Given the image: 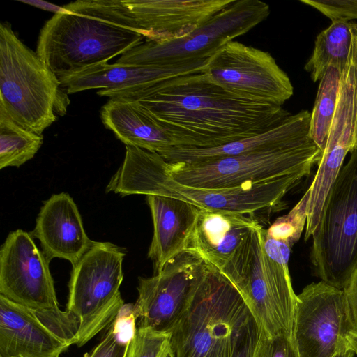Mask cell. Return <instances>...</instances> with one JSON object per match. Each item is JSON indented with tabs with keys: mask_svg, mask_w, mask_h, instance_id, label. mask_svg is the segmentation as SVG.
Instances as JSON below:
<instances>
[{
	"mask_svg": "<svg viewBox=\"0 0 357 357\" xmlns=\"http://www.w3.org/2000/svg\"><path fill=\"white\" fill-rule=\"evenodd\" d=\"M97 94L136 102L179 148L220 146L264 133L291 114L282 106L229 93L205 70Z\"/></svg>",
	"mask_w": 357,
	"mask_h": 357,
	"instance_id": "6da1fadb",
	"label": "cell"
},
{
	"mask_svg": "<svg viewBox=\"0 0 357 357\" xmlns=\"http://www.w3.org/2000/svg\"><path fill=\"white\" fill-rule=\"evenodd\" d=\"M40 31L36 53L59 79L107 62L144 38L122 0H78L64 5Z\"/></svg>",
	"mask_w": 357,
	"mask_h": 357,
	"instance_id": "7a4b0ae2",
	"label": "cell"
},
{
	"mask_svg": "<svg viewBox=\"0 0 357 357\" xmlns=\"http://www.w3.org/2000/svg\"><path fill=\"white\" fill-rule=\"evenodd\" d=\"M252 317L240 292L207 264L190 305L171 333V357H232Z\"/></svg>",
	"mask_w": 357,
	"mask_h": 357,
	"instance_id": "3957f363",
	"label": "cell"
},
{
	"mask_svg": "<svg viewBox=\"0 0 357 357\" xmlns=\"http://www.w3.org/2000/svg\"><path fill=\"white\" fill-rule=\"evenodd\" d=\"M69 98L36 52L0 24V107L16 122L39 135L66 113Z\"/></svg>",
	"mask_w": 357,
	"mask_h": 357,
	"instance_id": "277c9868",
	"label": "cell"
},
{
	"mask_svg": "<svg viewBox=\"0 0 357 357\" xmlns=\"http://www.w3.org/2000/svg\"><path fill=\"white\" fill-rule=\"evenodd\" d=\"M349 153L328 191L311 249L316 275L342 290L357 267V150Z\"/></svg>",
	"mask_w": 357,
	"mask_h": 357,
	"instance_id": "5b68a950",
	"label": "cell"
},
{
	"mask_svg": "<svg viewBox=\"0 0 357 357\" xmlns=\"http://www.w3.org/2000/svg\"><path fill=\"white\" fill-rule=\"evenodd\" d=\"M270 6L259 0H234L186 36L162 42L144 40L122 54L119 64L176 68L210 59L227 43L265 20Z\"/></svg>",
	"mask_w": 357,
	"mask_h": 357,
	"instance_id": "8992f818",
	"label": "cell"
},
{
	"mask_svg": "<svg viewBox=\"0 0 357 357\" xmlns=\"http://www.w3.org/2000/svg\"><path fill=\"white\" fill-rule=\"evenodd\" d=\"M126 253L112 243L93 241L73 266L66 310L78 319L77 346L84 345L109 326L124 307L119 287Z\"/></svg>",
	"mask_w": 357,
	"mask_h": 357,
	"instance_id": "52a82bcc",
	"label": "cell"
},
{
	"mask_svg": "<svg viewBox=\"0 0 357 357\" xmlns=\"http://www.w3.org/2000/svg\"><path fill=\"white\" fill-rule=\"evenodd\" d=\"M322 155L312 139L295 146L250 153L204 162L169 163L172 179L199 189L231 188L283 176L311 174Z\"/></svg>",
	"mask_w": 357,
	"mask_h": 357,
	"instance_id": "ba28073f",
	"label": "cell"
},
{
	"mask_svg": "<svg viewBox=\"0 0 357 357\" xmlns=\"http://www.w3.org/2000/svg\"><path fill=\"white\" fill-rule=\"evenodd\" d=\"M353 331L344 290L321 280L297 295L292 340L299 357H333L349 344L347 337Z\"/></svg>",
	"mask_w": 357,
	"mask_h": 357,
	"instance_id": "9c48e42d",
	"label": "cell"
},
{
	"mask_svg": "<svg viewBox=\"0 0 357 357\" xmlns=\"http://www.w3.org/2000/svg\"><path fill=\"white\" fill-rule=\"evenodd\" d=\"M205 72L229 93L249 100L282 106L294 93L289 76L268 52L238 41L220 49Z\"/></svg>",
	"mask_w": 357,
	"mask_h": 357,
	"instance_id": "30bf717a",
	"label": "cell"
},
{
	"mask_svg": "<svg viewBox=\"0 0 357 357\" xmlns=\"http://www.w3.org/2000/svg\"><path fill=\"white\" fill-rule=\"evenodd\" d=\"M207 263L188 249L169 260L150 278H139L133 305L139 326L171 333L188 310Z\"/></svg>",
	"mask_w": 357,
	"mask_h": 357,
	"instance_id": "8fae6325",
	"label": "cell"
},
{
	"mask_svg": "<svg viewBox=\"0 0 357 357\" xmlns=\"http://www.w3.org/2000/svg\"><path fill=\"white\" fill-rule=\"evenodd\" d=\"M78 326L67 310L32 309L0 295V357H59L75 344Z\"/></svg>",
	"mask_w": 357,
	"mask_h": 357,
	"instance_id": "7c38bea8",
	"label": "cell"
},
{
	"mask_svg": "<svg viewBox=\"0 0 357 357\" xmlns=\"http://www.w3.org/2000/svg\"><path fill=\"white\" fill-rule=\"evenodd\" d=\"M32 236L17 229L10 232L2 245L0 295L32 309H59L50 261Z\"/></svg>",
	"mask_w": 357,
	"mask_h": 357,
	"instance_id": "4fadbf2b",
	"label": "cell"
},
{
	"mask_svg": "<svg viewBox=\"0 0 357 357\" xmlns=\"http://www.w3.org/2000/svg\"><path fill=\"white\" fill-rule=\"evenodd\" d=\"M261 225L253 229L220 271L240 292L261 331L268 337H292L294 319L275 300L265 276Z\"/></svg>",
	"mask_w": 357,
	"mask_h": 357,
	"instance_id": "5bb4252c",
	"label": "cell"
},
{
	"mask_svg": "<svg viewBox=\"0 0 357 357\" xmlns=\"http://www.w3.org/2000/svg\"><path fill=\"white\" fill-rule=\"evenodd\" d=\"M234 0H122L144 40L186 36Z\"/></svg>",
	"mask_w": 357,
	"mask_h": 357,
	"instance_id": "9a60e30c",
	"label": "cell"
},
{
	"mask_svg": "<svg viewBox=\"0 0 357 357\" xmlns=\"http://www.w3.org/2000/svg\"><path fill=\"white\" fill-rule=\"evenodd\" d=\"M31 234L40 241L50 261L61 258L73 266L93 242L86 234L75 202L66 192L54 194L44 202Z\"/></svg>",
	"mask_w": 357,
	"mask_h": 357,
	"instance_id": "2e32d148",
	"label": "cell"
},
{
	"mask_svg": "<svg viewBox=\"0 0 357 357\" xmlns=\"http://www.w3.org/2000/svg\"><path fill=\"white\" fill-rule=\"evenodd\" d=\"M306 177L294 174L220 189L190 188L173 180L172 188L186 200L202 208L252 215L280 204L284 195Z\"/></svg>",
	"mask_w": 357,
	"mask_h": 357,
	"instance_id": "e0dca14e",
	"label": "cell"
},
{
	"mask_svg": "<svg viewBox=\"0 0 357 357\" xmlns=\"http://www.w3.org/2000/svg\"><path fill=\"white\" fill-rule=\"evenodd\" d=\"M310 116L309 111L301 110L291 114L275 128L255 136L212 148L172 146L159 154L169 163L193 164L295 146L311 139L309 135Z\"/></svg>",
	"mask_w": 357,
	"mask_h": 357,
	"instance_id": "ac0fdd59",
	"label": "cell"
},
{
	"mask_svg": "<svg viewBox=\"0 0 357 357\" xmlns=\"http://www.w3.org/2000/svg\"><path fill=\"white\" fill-rule=\"evenodd\" d=\"M146 201L153 223L148 257L157 274L169 260L188 249L201 208L167 196L148 195Z\"/></svg>",
	"mask_w": 357,
	"mask_h": 357,
	"instance_id": "d6986e66",
	"label": "cell"
},
{
	"mask_svg": "<svg viewBox=\"0 0 357 357\" xmlns=\"http://www.w3.org/2000/svg\"><path fill=\"white\" fill-rule=\"evenodd\" d=\"M259 225L252 215L201 208L188 249L221 271L250 231Z\"/></svg>",
	"mask_w": 357,
	"mask_h": 357,
	"instance_id": "ffe728a7",
	"label": "cell"
},
{
	"mask_svg": "<svg viewBox=\"0 0 357 357\" xmlns=\"http://www.w3.org/2000/svg\"><path fill=\"white\" fill-rule=\"evenodd\" d=\"M209 59L176 68H151L114 63H98L59 79L68 94L89 89H117L144 86L180 75L206 70Z\"/></svg>",
	"mask_w": 357,
	"mask_h": 357,
	"instance_id": "44dd1931",
	"label": "cell"
},
{
	"mask_svg": "<svg viewBox=\"0 0 357 357\" xmlns=\"http://www.w3.org/2000/svg\"><path fill=\"white\" fill-rule=\"evenodd\" d=\"M170 164L161 155L126 146L123 163L111 178L106 192L122 197L130 195L167 196L185 199L172 188ZM188 201V200H186Z\"/></svg>",
	"mask_w": 357,
	"mask_h": 357,
	"instance_id": "7402d4cb",
	"label": "cell"
},
{
	"mask_svg": "<svg viewBox=\"0 0 357 357\" xmlns=\"http://www.w3.org/2000/svg\"><path fill=\"white\" fill-rule=\"evenodd\" d=\"M100 118L105 127L126 146L158 153L172 146L171 140L135 101L109 98L100 110Z\"/></svg>",
	"mask_w": 357,
	"mask_h": 357,
	"instance_id": "603a6c76",
	"label": "cell"
},
{
	"mask_svg": "<svg viewBox=\"0 0 357 357\" xmlns=\"http://www.w3.org/2000/svg\"><path fill=\"white\" fill-rule=\"evenodd\" d=\"M264 269L271 291L283 311L294 319L296 296L289 273V260L292 245L268 236L261 229Z\"/></svg>",
	"mask_w": 357,
	"mask_h": 357,
	"instance_id": "cb8c5ba5",
	"label": "cell"
},
{
	"mask_svg": "<svg viewBox=\"0 0 357 357\" xmlns=\"http://www.w3.org/2000/svg\"><path fill=\"white\" fill-rule=\"evenodd\" d=\"M353 23L335 22L316 37L312 54L304 69L314 82L320 81L333 67L341 72L349 57L352 40Z\"/></svg>",
	"mask_w": 357,
	"mask_h": 357,
	"instance_id": "d4e9b609",
	"label": "cell"
},
{
	"mask_svg": "<svg viewBox=\"0 0 357 357\" xmlns=\"http://www.w3.org/2000/svg\"><path fill=\"white\" fill-rule=\"evenodd\" d=\"M43 135L30 130L0 107V169L20 167L34 157L43 144Z\"/></svg>",
	"mask_w": 357,
	"mask_h": 357,
	"instance_id": "484cf974",
	"label": "cell"
},
{
	"mask_svg": "<svg viewBox=\"0 0 357 357\" xmlns=\"http://www.w3.org/2000/svg\"><path fill=\"white\" fill-rule=\"evenodd\" d=\"M340 80V72L330 67L319 81L311 112L309 135L321 151L326 146L335 114Z\"/></svg>",
	"mask_w": 357,
	"mask_h": 357,
	"instance_id": "4316f807",
	"label": "cell"
},
{
	"mask_svg": "<svg viewBox=\"0 0 357 357\" xmlns=\"http://www.w3.org/2000/svg\"><path fill=\"white\" fill-rule=\"evenodd\" d=\"M136 319L133 306L128 313L123 314L121 310L108 326L102 340L84 357H127L130 341L136 329Z\"/></svg>",
	"mask_w": 357,
	"mask_h": 357,
	"instance_id": "83f0119b",
	"label": "cell"
},
{
	"mask_svg": "<svg viewBox=\"0 0 357 357\" xmlns=\"http://www.w3.org/2000/svg\"><path fill=\"white\" fill-rule=\"evenodd\" d=\"M171 354L170 333L139 326L130 339L127 357H169Z\"/></svg>",
	"mask_w": 357,
	"mask_h": 357,
	"instance_id": "f1b7e54d",
	"label": "cell"
},
{
	"mask_svg": "<svg viewBox=\"0 0 357 357\" xmlns=\"http://www.w3.org/2000/svg\"><path fill=\"white\" fill-rule=\"evenodd\" d=\"M309 195L307 189L288 214L278 218L266 229V234L273 238L286 241L293 246L305 229Z\"/></svg>",
	"mask_w": 357,
	"mask_h": 357,
	"instance_id": "f546056e",
	"label": "cell"
},
{
	"mask_svg": "<svg viewBox=\"0 0 357 357\" xmlns=\"http://www.w3.org/2000/svg\"><path fill=\"white\" fill-rule=\"evenodd\" d=\"M329 18L332 22L357 20V0H300Z\"/></svg>",
	"mask_w": 357,
	"mask_h": 357,
	"instance_id": "4dcf8cb0",
	"label": "cell"
},
{
	"mask_svg": "<svg viewBox=\"0 0 357 357\" xmlns=\"http://www.w3.org/2000/svg\"><path fill=\"white\" fill-rule=\"evenodd\" d=\"M253 357H299L291 336L268 337L261 330Z\"/></svg>",
	"mask_w": 357,
	"mask_h": 357,
	"instance_id": "1f68e13d",
	"label": "cell"
},
{
	"mask_svg": "<svg viewBox=\"0 0 357 357\" xmlns=\"http://www.w3.org/2000/svg\"><path fill=\"white\" fill-rule=\"evenodd\" d=\"M261 329L252 317L243 331L232 357H253Z\"/></svg>",
	"mask_w": 357,
	"mask_h": 357,
	"instance_id": "d6a6232c",
	"label": "cell"
},
{
	"mask_svg": "<svg viewBox=\"0 0 357 357\" xmlns=\"http://www.w3.org/2000/svg\"><path fill=\"white\" fill-rule=\"evenodd\" d=\"M354 325L357 332V267L351 275L344 289Z\"/></svg>",
	"mask_w": 357,
	"mask_h": 357,
	"instance_id": "836d02e7",
	"label": "cell"
},
{
	"mask_svg": "<svg viewBox=\"0 0 357 357\" xmlns=\"http://www.w3.org/2000/svg\"><path fill=\"white\" fill-rule=\"evenodd\" d=\"M18 1L45 11L52 12L54 14L66 13L68 12L64 6H58L43 0H18Z\"/></svg>",
	"mask_w": 357,
	"mask_h": 357,
	"instance_id": "e575fe53",
	"label": "cell"
},
{
	"mask_svg": "<svg viewBox=\"0 0 357 357\" xmlns=\"http://www.w3.org/2000/svg\"><path fill=\"white\" fill-rule=\"evenodd\" d=\"M349 347L357 355V332L353 331L347 337Z\"/></svg>",
	"mask_w": 357,
	"mask_h": 357,
	"instance_id": "d590c367",
	"label": "cell"
},
{
	"mask_svg": "<svg viewBox=\"0 0 357 357\" xmlns=\"http://www.w3.org/2000/svg\"><path fill=\"white\" fill-rule=\"evenodd\" d=\"M354 352L349 347V344H348L347 346L341 349L333 357H354Z\"/></svg>",
	"mask_w": 357,
	"mask_h": 357,
	"instance_id": "8d00e7d4",
	"label": "cell"
},
{
	"mask_svg": "<svg viewBox=\"0 0 357 357\" xmlns=\"http://www.w3.org/2000/svg\"><path fill=\"white\" fill-rule=\"evenodd\" d=\"M354 29L356 30L357 31V24L356 23H354Z\"/></svg>",
	"mask_w": 357,
	"mask_h": 357,
	"instance_id": "74e56055",
	"label": "cell"
},
{
	"mask_svg": "<svg viewBox=\"0 0 357 357\" xmlns=\"http://www.w3.org/2000/svg\"><path fill=\"white\" fill-rule=\"evenodd\" d=\"M169 357H171V356H169Z\"/></svg>",
	"mask_w": 357,
	"mask_h": 357,
	"instance_id": "f35d334b",
	"label": "cell"
}]
</instances>
